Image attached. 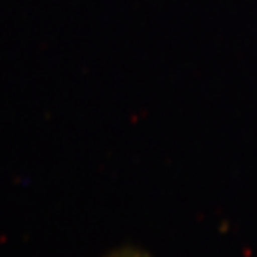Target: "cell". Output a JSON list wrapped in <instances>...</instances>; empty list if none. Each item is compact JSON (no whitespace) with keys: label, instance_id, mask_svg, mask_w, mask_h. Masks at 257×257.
Returning <instances> with one entry per match:
<instances>
[{"label":"cell","instance_id":"obj_1","mask_svg":"<svg viewBox=\"0 0 257 257\" xmlns=\"http://www.w3.org/2000/svg\"><path fill=\"white\" fill-rule=\"evenodd\" d=\"M105 257H151V255H149L145 249L134 248V246H124V248L112 249Z\"/></svg>","mask_w":257,"mask_h":257}]
</instances>
